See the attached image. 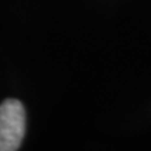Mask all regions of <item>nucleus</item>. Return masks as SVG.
<instances>
[{"instance_id": "nucleus-1", "label": "nucleus", "mask_w": 151, "mask_h": 151, "mask_svg": "<svg viewBox=\"0 0 151 151\" xmlns=\"http://www.w3.org/2000/svg\"><path fill=\"white\" fill-rule=\"evenodd\" d=\"M25 134V109L18 99L0 104V151L20 148Z\"/></svg>"}]
</instances>
